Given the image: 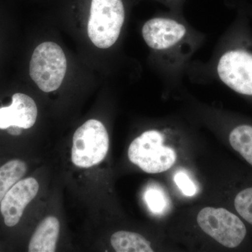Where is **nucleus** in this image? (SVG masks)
<instances>
[{"label": "nucleus", "mask_w": 252, "mask_h": 252, "mask_svg": "<svg viewBox=\"0 0 252 252\" xmlns=\"http://www.w3.org/2000/svg\"><path fill=\"white\" fill-rule=\"evenodd\" d=\"M234 205L238 215L252 225V187L239 192L235 196Z\"/></svg>", "instance_id": "2eb2a0df"}, {"label": "nucleus", "mask_w": 252, "mask_h": 252, "mask_svg": "<svg viewBox=\"0 0 252 252\" xmlns=\"http://www.w3.org/2000/svg\"><path fill=\"white\" fill-rule=\"evenodd\" d=\"M60 233V222L54 217H48L38 225L32 236L28 252H54Z\"/></svg>", "instance_id": "9d476101"}, {"label": "nucleus", "mask_w": 252, "mask_h": 252, "mask_svg": "<svg viewBox=\"0 0 252 252\" xmlns=\"http://www.w3.org/2000/svg\"><path fill=\"white\" fill-rule=\"evenodd\" d=\"M225 4L230 9L240 11L252 20V3L247 0H226Z\"/></svg>", "instance_id": "f3484780"}, {"label": "nucleus", "mask_w": 252, "mask_h": 252, "mask_svg": "<svg viewBox=\"0 0 252 252\" xmlns=\"http://www.w3.org/2000/svg\"><path fill=\"white\" fill-rule=\"evenodd\" d=\"M142 36L157 77L167 89L181 86L194 56L207 39V34L194 28L184 14L171 11L158 13L145 21Z\"/></svg>", "instance_id": "f257e3e1"}, {"label": "nucleus", "mask_w": 252, "mask_h": 252, "mask_svg": "<svg viewBox=\"0 0 252 252\" xmlns=\"http://www.w3.org/2000/svg\"><path fill=\"white\" fill-rule=\"evenodd\" d=\"M39 189L37 181L33 177L18 181L13 186L0 203V211L5 224L9 227L17 224L25 208L35 198Z\"/></svg>", "instance_id": "6e6552de"}, {"label": "nucleus", "mask_w": 252, "mask_h": 252, "mask_svg": "<svg viewBox=\"0 0 252 252\" xmlns=\"http://www.w3.org/2000/svg\"><path fill=\"white\" fill-rule=\"evenodd\" d=\"M176 185L187 196H193L197 193V187L185 172L179 171L174 177Z\"/></svg>", "instance_id": "dca6fc26"}, {"label": "nucleus", "mask_w": 252, "mask_h": 252, "mask_svg": "<svg viewBox=\"0 0 252 252\" xmlns=\"http://www.w3.org/2000/svg\"><path fill=\"white\" fill-rule=\"evenodd\" d=\"M27 171V165L23 160H10L0 167V203L13 186L22 179Z\"/></svg>", "instance_id": "ddd939ff"}, {"label": "nucleus", "mask_w": 252, "mask_h": 252, "mask_svg": "<svg viewBox=\"0 0 252 252\" xmlns=\"http://www.w3.org/2000/svg\"><path fill=\"white\" fill-rule=\"evenodd\" d=\"M66 71L67 59L57 44L46 41L34 50L30 63V75L41 91L49 93L59 89Z\"/></svg>", "instance_id": "39448f33"}, {"label": "nucleus", "mask_w": 252, "mask_h": 252, "mask_svg": "<svg viewBox=\"0 0 252 252\" xmlns=\"http://www.w3.org/2000/svg\"><path fill=\"white\" fill-rule=\"evenodd\" d=\"M230 145L252 165V124L240 122L235 124L229 133Z\"/></svg>", "instance_id": "9b49d317"}, {"label": "nucleus", "mask_w": 252, "mask_h": 252, "mask_svg": "<svg viewBox=\"0 0 252 252\" xmlns=\"http://www.w3.org/2000/svg\"><path fill=\"white\" fill-rule=\"evenodd\" d=\"M36 118L37 107L34 101L27 94L18 93L13 95L11 105L0 108V129L5 130L11 126L31 128Z\"/></svg>", "instance_id": "1a4fd4ad"}, {"label": "nucleus", "mask_w": 252, "mask_h": 252, "mask_svg": "<svg viewBox=\"0 0 252 252\" xmlns=\"http://www.w3.org/2000/svg\"><path fill=\"white\" fill-rule=\"evenodd\" d=\"M197 221L205 233L227 248H237L246 237L243 220L226 209L205 207L199 212Z\"/></svg>", "instance_id": "0eeeda50"}, {"label": "nucleus", "mask_w": 252, "mask_h": 252, "mask_svg": "<svg viewBox=\"0 0 252 252\" xmlns=\"http://www.w3.org/2000/svg\"><path fill=\"white\" fill-rule=\"evenodd\" d=\"M113 248L117 252H152L150 243L142 235L129 231H118L111 238Z\"/></svg>", "instance_id": "f8f14e48"}, {"label": "nucleus", "mask_w": 252, "mask_h": 252, "mask_svg": "<svg viewBox=\"0 0 252 252\" xmlns=\"http://www.w3.org/2000/svg\"><path fill=\"white\" fill-rule=\"evenodd\" d=\"M126 13L125 0H91L88 34L94 46L109 49L117 44Z\"/></svg>", "instance_id": "7ed1b4c3"}, {"label": "nucleus", "mask_w": 252, "mask_h": 252, "mask_svg": "<svg viewBox=\"0 0 252 252\" xmlns=\"http://www.w3.org/2000/svg\"><path fill=\"white\" fill-rule=\"evenodd\" d=\"M109 138L103 124L95 119L87 121L73 137L71 158L76 166L88 168L100 163L109 150Z\"/></svg>", "instance_id": "423d86ee"}, {"label": "nucleus", "mask_w": 252, "mask_h": 252, "mask_svg": "<svg viewBox=\"0 0 252 252\" xmlns=\"http://www.w3.org/2000/svg\"><path fill=\"white\" fill-rule=\"evenodd\" d=\"M165 6L168 11H173L177 14H184V7L186 0H154Z\"/></svg>", "instance_id": "a211bd4d"}, {"label": "nucleus", "mask_w": 252, "mask_h": 252, "mask_svg": "<svg viewBox=\"0 0 252 252\" xmlns=\"http://www.w3.org/2000/svg\"><path fill=\"white\" fill-rule=\"evenodd\" d=\"M22 127L16 126H11L6 128L8 133L14 136H18L22 133Z\"/></svg>", "instance_id": "6ab92c4d"}, {"label": "nucleus", "mask_w": 252, "mask_h": 252, "mask_svg": "<svg viewBox=\"0 0 252 252\" xmlns=\"http://www.w3.org/2000/svg\"><path fill=\"white\" fill-rule=\"evenodd\" d=\"M236 11L233 22L217 41L207 61L193 60L187 77L195 83L217 81L252 99V28L244 13Z\"/></svg>", "instance_id": "f03ea898"}, {"label": "nucleus", "mask_w": 252, "mask_h": 252, "mask_svg": "<svg viewBox=\"0 0 252 252\" xmlns=\"http://www.w3.org/2000/svg\"><path fill=\"white\" fill-rule=\"evenodd\" d=\"M144 199L149 210L154 215H164L170 209V198L165 190L158 185H149L144 192Z\"/></svg>", "instance_id": "4468645a"}, {"label": "nucleus", "mask_w": 252, "mask_h": 252, "mask_svg": "<svg viewBox=\"0 0 252 252\" xmlns=\"http://www.w3.org/2000/svg\"><path fill=\"white\" fill-rule=\"evenodd\" d=\"M164 140L165 135L162 131H145L130 144L129 159L147 173L166 171L175 163L177 154L171 147L164 145Z\"/></svg>", "instance_id": "20e7f679"}]
</instances>
